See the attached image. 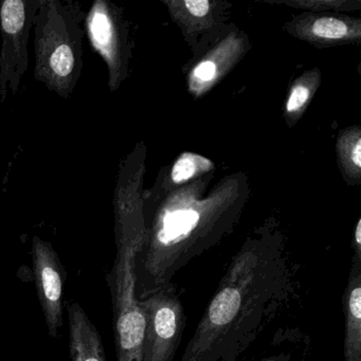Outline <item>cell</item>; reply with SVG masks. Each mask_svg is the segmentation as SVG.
<instances>
[{
  "label": "cell",
  "mask_w": 361,
  "mask_h": 361,
  "mask_svg": "<svg viewBox=\"0 0 361 361\" xmlns=\"http://www.w3.org/2000/svg\"><path fill=\"white\" fill-rule=\"evenodd\" d=\"M185 5L190 13L196 18H202L210 9V3L207 0H187Z\"/></svg>",
  "instance_id": "cell-13"
},
{
  "label": "cell",
  "mask_w": 361,
  "mask_h": 361,
  "mask_svg": "<svg viewBox=\"0 0 361 361\" xmlns=\"http://www.w3.org/2000/svg\"><path fill=\"white\" fill-rule=\"evenodd\" d=\"M32 269L48 333L50 337L58 338L64 324L63 302L66 271L52 245L39 236L33 238Z\"/></svg>",
  "instance_id": "cell-6"
},
{
  "label": "cell",
  "mask_w": 361,
  "mask_h": 361,
  "mask_svg": "<svg viewBox=\"0 0 361 361\" xmlns=\"http://www.w3.org/2000/svg\"><path fill=\"white\" fill-rule=\"evenodd\" d=\"M85 32L92 49L105 61L109 71V87L119 85L123 65L121 29L117 11L106 0H97L86 14Z\"/></svg>",
  "instance_id": "cell-7"
},
{
  "label": "cell",
  "mask_w": 361,
  "mask_h": 361,
  "mask_svg": "<svg viewBox=\"0 0 361 361\" xmlns=\"http://www.w3.org/2000/svg\"><path fill=\"white\" fill-rule=\"evenodd\" d=\"M355 245H356L357 259H361V221L357 224L356 231H355Z\"/></svg>",
  "instance_id": "cell-16"
},
{
  "label": "cell",
  "mask_w": 361,
  "mask_h": 361,
  "mask_svg": "<svg viewBox=\"0 0 361 361\" xmlns=\"http://www.w3.org/2000/svg\"><path fill=\"white\" fill-rule=\"evenodd\" d=\"M312 32L322 39H339L348 35V26L337 18H323L312 25Z\"/></svg>",
  "instance_id": "cell-11"
},
{
  "label": "cell",
  "mask_w": 361,
  "mask_h": 361,
  "mask_svg": "<svg viewBox=\"0 0 361 361\" xmlns=\"http://www.w3.org/2000/svg\"><path fill=\"white\" fill-rule=\"evenodd\" d=\"M86 14L75 1L39 0L35 26V79L68 99L83 69Z\"/></svg>",
  "instance_id": "cell-2"
},
{
  "label": "cell",
  "mask_w": 361,
  "mask_h": 361,
  "mask_svg": "<svg viewBox=\"0 0 361 361\" xmlns=\"http://www.w3.org/2000/svg\"><path fill=\"white\" fill-rule=\"evenodd\" d=\"M39 0H6L0 4V99L16 94L29 65L28 43Z\"/></svg>",
  "instance_id": "cell-5"
},
{
  "label": "cell",
  "mask_w": 361,
  "mask_h": 361,
  "mask_svg": "<svg viewBox=\"0 0 361 361\" xmlns=\"http://www.w3.org/2000/svg\"><path fill=\"white\" fill-rule=\"evenodd\" d=\"M310 97V90L303 85H298L293 88L289 96L288 102H287V111L293 113L301 109Z\"/></svg>",
  "instance_id": "cell-12"
},
{
  "label": "cell",
  "mask_w": 361,
  "mask_h": 361,
  "mask_svg": "<svg viewBox=\"0 0 361 361\" xmlns=\"http://www.w3.org/2000/svg\"><path fill=\"white\" fill-rule=\"evenodd\" d=\"M344 361H361V259L355 257L343 293Z\"/></svg>",
  "instance_id": "cell-9"
},
{
  "label": "cell",
  "mask_w": 361,
  "mask_h": 361,
  "mask_svg": "<svg viewBox=\"0 0 361 361\" xmlns=\"http://www.w3.org/2000/svg\"><path fill=\"white\" fill-rule=\"evenodd\" d=\"M142 242L141 235H118L117 255L106 276L113 304L117 361H142L145 320L137 295L136 274Z\"/></svg>",
  "instance_id": "cell-3"
},
{
  "label": "cell",
  "mask_w": 361,
  "mask_h": 361,
  "mask_svg": "<svg viewBox=\"0 0 361 361\" xmlns=\"http://www.w3.org/2000/svg\"><path fill=\"white\" fill-rule=\"evenodd\" d=\"M352 160L353 164L357 166V168H360L361 166V140L358 139L357 140L356 145H355L354 149L352 151Z\"/></svg>",
  "instance_id": "cell-15"
},
{
  "label": "cell",
  "mask_w": 361,
  "mask_h": 361,
  "mask_svg": "<svg viewBox=\"0 0 361 361\" xmlns=\"http://www.w3.org/2000/svg\"><path fill=\"white\" fill-rule=\"evenodd\" d=\"M264 361H288L285 359V357L278 356V357H271V358L266 359Z\"/></svg>",
  "instance_id": "cell-17"
},
{
  "label": "cell",
  "mask_w": 361,
  "mask_h": 361,
  "mask_svg": "<svg viewBox=\"0 0 361 361\" xmlns=\"http://www.w3.org/2000/svg\"><path fill=\"white\" fill-rule=\"evenodd\" d=\"M288 274L278 255L240 253L230 264L180 361H235L285 299Z\"/></svg>",
  "instance_id": "cell-1"
},
{
  "label": "cell",
  "mask_w": 361,
  "mask_h": 361,
  "mask_svg": "<svg viewBox=\"0 0 361 361\" xmlns=\"http://www.w3.org/2000/svg\"><path fill=\"white\" fill-rule=\"evenodd\" d=\"M215 73H216V66L212 62L202 63L194 71L195 77L202 81H210L214 78Z\"/></svg>",
  "instance_id": "cell-14"
},
{
  "label": "cell",
  "mask_w": 361,
  "mask_h": 361,
  "mask_svg": "<svg viewBox=\"0 0 361 361\" xmlns=\"http://www.w3.org/2000/svg\"><path fill=\"white\" fill-rule=\"evenodd\" d=\"M211 166L210 160L197 155L183 154L173 166L172 179L174 183H180L192 178L198 171H208Z\"/></svg>",
  "instance_id": "cell-10"
},
{
  "label": "cell",
  "mask_w": 361,
  "mask_h": 361,
  "mask_svg": "<svg viewBox=\"0 0 361 361\" xmlns=\"http://www.w3.org/2000/svg\"><path fill=\"white\" fill-rule=\"evenodd\" d=\"M145 314L142 361H173L185 329V310L172 283L138 298Z\"/></svg>",
  "instance_id": "cell-4"
},
{
  "label": "cell",
  "mask_w": 361,
  "mask_h": 361,
  "mask_svg": "<svg viewBox=\"0 0 361 361\" xmlns=\"http://www.w3.org/2000/svg\"><path fill=\"white\" fill-rule=\"evenodd\" d=\"M68 323L71 361H106L102 337L78 302L69 306Z\"/></svg>",
  "instance_id": "cell-8"
}]
</instances>
